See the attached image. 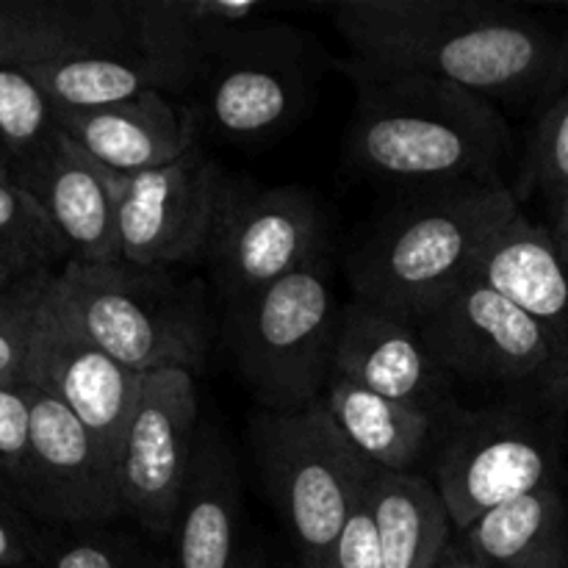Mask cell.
Returning <instances> with one entry per match:
<instances>
[{"label":"cell","instance_id":"14","mask_svg":"<svg viewBox=\"0 0 568 568\" xmlns=\"http://www.w3.org/2000/svg\"><path fill=\"white\" fill-rule=\"evenodd\" d=\"M31 458L22 508L48 527H98L125 516L120 464L50 394L28 386Z\"/></svg>","mask_w":568,"mask_h":568},{"label":"cell","instance_id":"36","mask_svg":"<svg viewBox=\"0 0 568 568\" xmlns=\"http://www.w3.org/2000/svg\"><path fill=\"white\" fill-rule=\"evenodd\" d=\"M0 175H6V178H9V159H6L3 142H0Z\"/></svg>","mask_w":568,"mask_h":568},{"label":"cell","instance_id":"21","mask_svg":"<svg viewBox=\"0 0 568 568\" xmlns=\"http://www.w3.org/2000/svg\"><path fill=\"white\" fill-rule=\"evenodd\" d=\"M475 275L544 327L568 375V253L555 244L549 227L519 214L494 239Z\"/></svg>","mask_w":568,"mask_h":568},{"label":"cell","instance_id":"34","mask_svg":"<svg viewBox=\"0 0 568 568\" xmlns=\"http://www.w3.org/2000/svg\"><path fill=\"white\" fill-rule=\"evenodd\" d=\"M549 233H552L555 244H558L564 253H568V200L552 211V225H549Z\"/></svg>","mask_w":568,"mask_h":568},{"label":"cell","instance_id":"17","mask_svg":"<svg viewBox=\"0 0 568 568\" xmlns=\"http://www.w3.org/2000/svg\"><path fill=\"white\" fill-rule=\"evenodd\" d=\"M242 480L231 442L203 422L166 568H242Z\"/></svg>","mask_w":568,"mask_h":568},{"label":"cell","instance_id":"24","mask_svg":"<svg viewBox=\"0 0 568 568\" xmlns=\"http://www.w3.org/2000/svg\"><path fill=\"white\" fill-rule=\"evenodd\" d=\"M55 109L87 111L125 103L144 92L183 94L192 92L189 83L161 61L150 59L136 48L98 50L61 59L28 64Z\"/></svg>","mask_w":568,"mask_h":568},{"label":"cell","instance_id":"35","mask_svg":"<svg viewBox=\"0 0 568 568\" xmlns=\"http://www.w3.org/2000/svg\"><path fill=\"white\" fill-rule=\"evenodd\" d=\"M436 568H480V566L471 564V560L466 558V555L460 552L458 547H453V549H449V552H447V558H444L442 564H438Z\"/></svg>","mask_w":568,"mask_h":568},{"label":"cell","instance_id":"4","mask_svg":"<svg viewBox=\"0 0 568 568\" xmlns=\"http://www.w3.org/2000/svg\"><path fill=\"white\" fill-rule=\"evenodd\" d=\"M433 483L464 532L480 516L568 480V377L455 408L433 449Z\"/></svg>","mask_w":568,"mask_h":568},{"label":"cell","instance_id":"9","mask_svg":"<svg viewBox=\"0 0 568 568\" xmlns=\"http://www.w3.org/2000/svg\"><path fill=\"white\" fill-rule=\"evenodd\" d=\"M416 327L453 381L516 392L568 377L544 327L477 275L416 320Z\"/></svg>","mask_w":568,"mask_h":568},{"label":"cell","instance_id":"18","mask_svg":"<svg viewBox=\"0 0 568 568\" xmlns=\"http://www.w3.org/2000/svg\"><path fill=\"white\" fill-rule=\"evenodd\" d=\"M55 114L61 131L114 175L166 166L197 144L194 111L161 92H144L105 109H55Z\"/></svg>","mask_w":568,"mask_h":568},{"label":"cell","instance_id":"6","mask_svg":"<svg viewBox=\"0 0 568 568\" xmlns=\"http://www.w3.org/2000/svg\"><path fill=\"white\" fill-rule=\"evenodd\" d=\"M342 314L331 253L227 305L225 344L261 408L297 414L322 403L336 369Z\"/></svg>","mask_w":568,"mask_h":568},{"label":"cell","instance_id":"3","mask_svg":"<svg viewBox=\"0 0 568 568\" xmlns=\"http://www.w3.org/2000/svg\"><path fill=\"white\" fill-rule=\"evenodd\" d=\"M503 183L410 189L349 258L355 297L416 322L471 281L494 239L519 216Z\"/></svg>","mask_w":568,"mask_h":568},{"label":"cell","instance_id":"33","mask_svg":"<svg viewBox=\"0 0 568 568\" xmlns=\"http://www.w3.org/2000/svg\"><path fill=\"white\" fill-rule=\"evenodd\" d=\"M372 488V486H369ZM320 568H386L381 538H377L375 516H372L369 494L364 503L353 510L347 525L342 527L333 547L327 549Z\"/></svg>","mask_w":568,"mask_h":568},{"label":"cell","instance_id":"28","mask_svg":"<svg viewBox=\"0 0 568 568\" xmlns=\"http://www.w3.org/2000/svg\"><path fill=\"white\" fill-rule=\"evenodd\" d=\"M42 568H166L136 538L98 527H55Z\"/></svg>","mask_w":568,"mask_h":568},{"label":"cell","instance_id":"32","mask_svg":"<svg viewBox=\"0 0 568 568\" xmlns=\"http://www.w3.org/2000/svg\"><path fill=\"white\" fill-rule=\"evenodd\" d=\"M53 530L33 519L0 483V568H42Z\"/></svg>","mask_w":568,"mask_h":568},{"label":"cell","instance_id":"2","mask_svg":"<svg viewBox=\"0 0 568 568\" xmlns=\"http://www.w3.org/2000/svg\"><path fill=\"white\" fill-rule=\"evenodd\" d=\"M355 89L344 153L366 178L408 189L499 183L510 125L494 100L427 75Z\"/></svg>","mask_w":568,"mask_h":568},{"label":"cell","instance_id":"20","mask_svg":"<svg viewBox=\"0 0 568 568\" xmlns=\"http://www.w3.org/2000/svg\"><path fill=\"white\" fill-rule=\"evenodd\" d=\"M128 48L122 0H0V64Z\"/></svg>","mask_w":568,"mask_h":568},{"label":"cell","instance_id":"22","mask_svg":"<svg viewBox=\"0 0 568 568\" xmlns=\"http://www.w3.org/2000/svg\"><path fill=\"white\" fill-rule=\"evenodd\" d=\"M458 536L460 552L480 568H568V491L510 499Z\"/></svg>","mask_w":568,"mask_h":568},{"label":"cell","instance_id":"12","mask_svg":"<svg viewBox=\"0 0 568 568\" xmlns=\"http://www.w3.org/2000/svg\"><path fill=\"white\" fill-rule=\"evenodd\" d=\"M200 425L192 372L142 375L139 403L120 455V491L125 516L153 541H170L175 530Z\"/></svg>","mask_w":568,"mask_h":568},{"label":"cell","instance_id":"23","mask_svg":"<svg viewBox=\"0 0 568 568\" xmlns=\"http://www.w3.org/2000/svg\"><path fill=\"white\" fill-rule=\"evenodd\" d=\"M322 405L361 458L377 471H416L436 449L444 425L425 410L381 397L338 375L327 383Z\"/></svg>","mask_w":568,"mask_h":568},{"label":"cell","instance_id":"27","mask_svg":"<svg viewBox=\"0 0 568 568\" xmlns=\"http://www.w3.org/2000/svg\"><path fill=\"white\" fill-rule=\"evenodd\" d=\"M53 100L37 78L17 64H0V142L9 159V181L31 170L61 136Z\"/></svg>","mask_w":568,"mask_h":568},{"label":"cell","instance_id":"19","mask_svg":"<svg viewBox=\"0 0 568 568\" xmlns=\"http://www.w3.org/2000/svg\"><path fill=\"white\" fill-rule=\"evenodd\" d=\"M266 9L253 0H122L128 44L175 70L192 92L227 39L266 20Z\"/></svg>","mask_w":568,"mask_h":568},{"label":"cell","instance_id":"30","mask_svg":"<svg viewBox=\"0 0 568 568\" xmlns=\"http://www.w3.org/2000/svg\"><path fill=\"white\" fill-rule=\"evenodd\" d=\"M53 275L0 286V383H22L39 305Z\"/></svg>","mask_w":568,"mask_h":568},{"label":"cell","instance_id":"16","mask_svg":"<svg viewBox=\"0 0 568 568\" xmlns=\"http://www.w3.org/2000/svg\"><path fill=\"white\" fill-rule=\"evenodd\" d=\"M14 183L42 205L75 264L122 261L116 175L67 133Z\"/></svg>","mask_w":568,"mask_h":568},{"label":"cell","instance_id":"13","mask_svg":"<svg viewBox=\"0 0 568 568\" xmlns=\"http://www.w3.org/2000/svg\"><path fill=\"white\" fill-rule=\"evenodd\" d=\"M53 277L33 322L22 383L59 399L120 464L142 375L111 358L75 325L55 294Z\"/></svg>","mask_w":568,"mask_h":568},{"label":"cell","instance_id":"29","mask_svg":"<svg viewBox=\"0 0 568 568\" xmlns=\"http://www.w3.org/2000/svg\"><path fill=\"white\" fill-rule=\"evenodd\" d=\"M521 194H541L552 211L568 200V87L538 120L521 172Z\"/></svg>","mask_w":568,"mask_h":568},{"label":"cell","instance_id":"8","mask_svg":"<svg viewBox=\"0 0 568 568\" xmlns=\"http://www.w3.org/2000/svg\"><path fill=\"white\" fill-rule=\"evenodd\" d=\"M314 42L300 28L261 20L227 39L205 70L200 111L216 136L233 142H264L300 120L314 94Z\"/></svg>","mask_w":568,"mask_h":568},{"label":"cell","instance_id":"31","mask_svg":"<svg viewBox=\"0 0 568 568\" xmlns=\"http://www.w3.org/2000/svg\"><path fill=\"white\" fill-rule=\"evenodd\" d=\"M31 458V403L26 383H0V483L22 497Z\"/></svg>","mask_w":568,"mask_h":568},{"label":"cell","instance_id":"11","mask_svg":"<svg viewBox=\"0 0 568 568\" xmlns=\"http://www.w3.org/2000/svg\"><path fill=\"white\" fill-rule=\"evenodd\" d=\"M327 253L325 214L314 194L233 178L205 266L227 308Z\"/></svg>","mask_w":568,"mask_h":568},{"label":"cell","instance_id":"25","mask_svg":"<svg viewBox=\"0 0 568 568\" xmlns=\"http://www.w3.org/2000/svg\"><path fill=\"white\" fill-rule=\"evenodd\" d=\"M369 505L386 568H436L455 547L447 503L419 471H377Z\"/></svg>","mask_w":568,"mask_h":568},{"label":"cell","instance_id":"1","mask_svg":"<svg viewBox=\"0 0 568 568\" xmlns=\"http://www.w3.org/2000/svg\"><path fill=\"white\" fill-rule=\"evenodd\" d=\"M353 83L427 75L488 100L547 98L568 87V28L483 0H344L331 6Z\"/></svg>","mask_w":568,"mask_h":568},{"label":"cell","instance_id":"10","mask_svg":"<svg viewBox=\"0 0 568 568\" xmlns=\"http://www.w3.org/2000/svg\"><path fill=\"white\" fill-rule=\"evenodd\" d=\"M231 183L197 144L166 166L116 175L122 261L155 270L209 264Z\"/></svg>","mask_w":568,"mask_h":568},{"label":"cell","instance_id":"37","mask_svg":"<svg viewBox=\"0 0 568 568\" xmlns=\"http://www.w3.org/2000/svg\"><path fill=\"white\" fill-rule=\"evenodd\" d=\"M242 568H270V566H264L261 560H244Z\"/></svg>","mask_w":568,"mask_h":568},{"label":"cell","instance_id":"15","mask_svg":"<svg viewBox=\"0 0 568 568\" xmlns=\"http://www.w3.org/2000/svg\"><path fill=\"white\" fill-rule=\"evenodd\" d=\"M333 375L442 422L458 408L453 375L438 364L416 322L361 297L344 305Z\"/></svg>","mask_w":568,"mask_h":568},{"label":"cell","instance_id":"5","mask_svg":"<svg viewBox=\"0 0 568 568\" xmlns=\"http://www.w3.org/2000/svg\"><path fill=\"white\" fill-rule=\"evenodd\" d=\"M67 314L136 375L200 372L211 347V314L197 283L175 270L111 264H67L53 277Z\"/></svg>","mask_w":568,"mask_h":568},{"label":"cell","instance_id":"7","mask_svg":"<svg viewBox=\"0 0 568 568\" xmlns=\"http://www.w3.org/2000/svg\"><path fill=\"white\" fill-rule=\"evenodd\" d=\"M266 497L286 525L303 568H320L377 469L344 438L322 403L297 414L261 410L250 425Z\"/></svg>","mask_w":568,"mask_h":568},{"label":"cell","instance_id":"26","mask_svg":"<svg viewBox=\"0 0 568 568\" xmlns=\"http://www.w3.org/2000/svg\"><path fill=\"white\" fill-rule=\"evenodd\" d=\"M70 261V247L42 205L0 175V286L59 275Z\"/></svg>","mask_w":568,"mask_h":568}]
</instances>
